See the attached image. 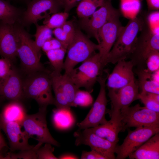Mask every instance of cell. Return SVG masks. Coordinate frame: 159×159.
Masks as SVG:
<instances>
[{"label": "cell", "instance_id": "cell-46", "mask_svg": "<svg viewBox=\"0 0 159 159\" xmlns=\"http://www.w3.org/2000/svg\"><path fill=\"white\" fill-rule=\"evenodd\" d=\"M1 130L0 128V154H2V151L4 148L8 146L1 132Z\"/></svg>", "mask_w": 159, "mask_h": 159}, {"label": "cell", "instance_id": "cell-29", "mask_svg": "<svg viewBox=\"0 0 159 159\" xmlns=\"http://www.w3.org/2000/svg\"><path fill=\"white\" fill-rule=\"evenodd\" d=\"M60 82L63 92L71 107H73L74 100L78 88L69 75L67 74L60 75Z\"/></svg>", "mask_w": 159, "mask_h": 159}, {"label": "cell", "instance_id": "cell-13", "mask_svg": "<svg viewBox=\"0 0 159 159\" xmlns=\"http://www.w3.org/2000/svg\"><path fill=\"white\" fill-rule=\"evenodd\" d=\"M120 14L119 11L112 5L111 1L107 0L104 4L91 16L82 19V27L99 44L98 34L100 29L112 18Z\"/></svg>", "mask_w": 159, "mask_h": 159}, {"label": "cell", "instance_id": "cell-26", "mask_svg": "<svg viewBox=\"0 0 159 159\" xmlns=\"http://www.w3.org/2000/svg\"><path fill=\"white\" fill-rule=\"evenodd\" d=\"M52 121L54 126L60 130L69 128L74 122L71 109L57 108L53 110Z\"/></svg>", "mask_w": 159, "mask_h": 159}, {"label": "cell", "instance_id": "cell-47", "mask_svg": "<svg viewBox=\"0 0 159 159\" xmlns=\"http://www.w3.org/2000/svg\"><path fill=\"white\" fill-rule=\"evenodd\" d=\"M60 159H78L77 157L76 156L71 154H64L59 156L58 158Z\"/></svg>", "mask_w": 159, "mask_h": 159}, {"label": "cell", "instance_id": "cell-30", "mask_svg": "<svg viewBox=\"0 0 159 159\" xmlns=\"http://www.w3.org/2000/svg\"><path fill=\"white\" fill-rule=\"evenodd\" d=\"M67 49L65 48H62L45 52L54 69L53 71L61 73L62 70L63 69L64 59Z\"/></svg>", "mask_w": 159, "mask_h": 159}, {"label": "cell", "instance_id": "cell-51", "mask_svg": "<svg viewBox=\"0 0 159 159\" xmlns=\"http://www.w3.org/2000/svg\"><path fill=\"white\" fill-rule=\"evenodd\" d=\"M109 0V1H111V0Z\"/></svg>", "mask_w": 159, "mask_h": 159}, {"label": "cell", "instance_id": "cell-19", "mask_svg": "<svg viewBox=\"0 0 159 159\" xmlns=\"http://www.w3.org/2000/svg\"><path fill=\"white\" fill-rule=\"evenodd\" d=\"M134 65L131 60L118 61L112 73L108 74L106 85L108 89L121 88L135 80L133 71Z\"/></svg>", "mask_w": 159, "mask_h": 159}, {"label": "cell", "instance_id": "cell-32", "mask_svg": "<svg viewBox=\"0 0 159 159\" xmlns=\"http://www.w3.org/2000/svg\"><path fill=\"white\" fill-rule=\"evenodd\" d=\"M139 99L146 108L159 113V94L141 91Z\"/></svg>", "mask_w": 159, "mask_h": 159}, {"label": "cell", "instance_id": "cell-6", "mask_svg": "<svg viewBox=\"0 0 159 159\" xmlns=\"http://www.w3.org/2000/svg\"><path fill=\"white\" fill-rule=\"evenodd\" d=\"M140 32L134 50L129 57L134 65L145 63L150 54L155 51H159V27H152L146 17Z\"/></svg>", "mask_w": 159, "mask_h": 159}, {"label": "cell", "instance_id": "cell-43", "mask_svg": "<svg viewBox=\"0 0 159 159\" xmlns=\"http://www.w3.org/2000/svg\"><path fill=\"white\" fill-rule=\"evenodd\" d=\"M147 20L150 25L152 27H159V11H155L150 14L147 17Z\"/></svg>", "mask_w": 159, "mask_h": 159}, {"label": "cell", "instance_id": "cell-21", "mask_svg": "<svg viewBox=\"0 0 159 159\" xmlns=\"http://www.w3.org/2000/svg\"><path fill=\"white\" fill-rule=\"evenodd\" d=\"M128 157L130 159H159V132L146 141Z\"/></svg>", "mask_w": 159, "mask_h": 159}, {"label": "cell", "instance_id": "cell-2", "mask_svg": "<svg viewBox=\"0 0 159 159\" xmlns=\"http://www.w3.org/2000/svg\"><path fill=\"white\" fill-rule=\"evenodd\" d=\"M50 73L47 70L36 72L28 74L23 81L24 97L34 99L39 107L55 104Z\"/></svg>", "mask_w": 159, "mask_h": 159}, {"label": "cell", "instance_id": "cell-34", "mask_svg": "<svg viewBox=\"0 0 159 159\" xmlns=\"http://www.w3.org/2000/svg\"><path fill=\"white\" fill-rule=\"evenodd\" d=\"M93 102V99L90 93L86 90L79 89L76 93L73 107H88L91 105Z\"/></svg>", "mask_w": 159, "mask_h": 159}, {"label": "cell", "instance_id": "cell-27", "mask_svg": "<svg viewBox=\"0 0 159 159\" xmlns=\"http://www.w3.org/2000/svg\"><path fill=\"white\" fill-rule=\"evenodd\" d=\"M107 0H82L77 6V13L82 19L91 16L98 8L103 6Z\"/></svg>", "mask_w": 159, "mask_h": 159}, {"label": "cell", "instance_id": "cell-14", "mask_svg": "<svg viewBox=\"0 0 159 159\" xmlns=\"http://www.w3.org/2000/svg\"><path fill=\"white\" fill-rule=\"evenodd\" d=\"M120 14L112 18L100 29L98 34L100 41L98 49L103 69L107 56L112 48L122 26L120 20Z\"/></svg>", "mask_w": 159, "mask_h": 159}, {"label": "cell", "instance_id": "cell-22", "mask_svg": "<svg viewBox=\"0 0 159 159\" xmlns=\"http://www.w3.org/2000/svg\"><path fill=\"white\" fill-rule=\"evenodd\" d=\"M159 71L150 73L142 69L138 71L137 83L141 91L159 94Z\"/></svg>", "mask_w": 159, "mask_h": 159}, {"label": "cell", "instance_id": "cell-42", "mask_svg": "<svg viewBox=\"0 0 159 159\" xmlns=\"http://www.w3.org/2000/svg\"><path fill=\"white\" fill-rule=\"evenodd\" d=\"M80 159H105L102 155L97 152L91 150L89 151L82 152Z\"/></svg>", "mask_w": 159, "mask_h": 159}, {"label": "cell", "instance_id": "cell-15", "mask_svg": "<svg viewBox=\"0 0 159 159\" xmlns=\"http://www.w3.org/2000/svg\"><path fill=\"white\" fill-rule=\"evenodd\" d=\"M21 126L17 122L6 120L0 114V128L6 135L12 151L29 150L34 146L29 144L28 140L31 136L25 131L21 130Z\"/></svg>", "mask_w": 159, "mask_h": 159}, {"label": "cell", "instance_id": "cell-9", "mask_svg": "<svg viewBox=\"0 0 159 159\" xmlns=\"http://www.w3.org/2000/svg\"><path fill=\"white\" fill-rule=\"evenodd\" d=\"M109 73L105 77L101 75L97 81L100 85V90L96 100L85 118L77 124L79 130L94 127L105 123L107 121L105 118L107 105L108 100L106 96V81Z\"/></svg>", "mask_w": 159, "mask_h": 159}, {"label": "cell", "instance_id": "cell-16", "mask_svg": "<svg viewBox=\"0 0 159 159\" xmlns=\"http://www.w3.org/2000/svg\"><path fill=\"white\" fill-rule=\"evenodd\" d=\"M108 90L112 109L121 110L130 106L133 102L139 99V88L135 80L121 88Z\"/></svg>", "mask_w": 159, "mask_h": 159}, {"label": "cell", "instance_id": "cell-49", "mask_svg": "<svg viewBox=\"0 0 159 159\" xmlns=\"http://www.w3.org/2000/svg\"><path fill=\"white\" fill-rule=\"evenodd\" d=\"M0 159H10V158L8 154L6 155H4L0 154Z\"/></svg>", "mask_w": 159, "mask_h": 159}, {"label": "cell", "instance_id": "cell-11", "mask_svg": "<svg viewBox=\"0 0 159 159\" xmlns=\"http://www.w3.org/2000/svg\"><path fill=\"white\" fill-rule=\"evenodd\" d=\"M61 7L59 0H31L22 13L20 23L23 26L35 24L39 20L59 12Z\"/></svg>", "mask_w": 159, "mask_h": 159}, {"label": "cell", "instance_id": "cell-28", "mask_svg": "<svg viewBox=\"0 0 159 159\" xmlns=\"http://www.w3.org/2000/svg\"><path fill=\"white\" fill-rule=\"evenodd\" d=\"M36 31L34 36L35 40L33 44L38 54L41 56V51L44 43L52 37L53 34L52 29L44 25H40L37 23L35 24Z\"/></svg>", "mask_w": 159, "mask_h": 159}, {"label": "cell", "instance_id": "cell-38", "mask_svg": "<svg viewBox=\"0 0 159 159\" xmlns=\"http://www.w3.org/2000/svg\"><path fill=\"white\" fill-rule=\"evenodd\" d=\"M52 33L55 38L61 42L67 48L72 41L74 37L68 34L61 27L54 29L52 30Z\"/></svg>", "mask_w": 159, "mask_h": 159}, {"label": "cell", "instance_id": "cell-44", "mask_svg": "<svg viewBox=\"0 0 159 159\" xmlns=\"http://www.w3.org/2000/svg\"><path fill=\"white\" fill-rule=\"evenodd\" d=\"M61 27L68 34L71 36H74L76 29L72 22L66 21Z\"/></svg>", "mask_w": 159, "mask_h": 159}, {"label": "cell", "instance_id": "cell-5", "mask_svg": "<svg viewBox=\"0 0 159 159\" xmlns=\"http://www.w3.org/2000/svg\"><path fill=\"white\" fill-rule=\"evenodd\" d=\"M103 70L99 53H95L67 74L78 88L84 87L91 93L97 77L102 75Z\"/></svg>", "mask_w": 159, "mask_h": 159}, {"label": "cell", "instance_id": "cell-48", "mask_svg": "<svg viewBox=\"0 0 159 159\" xmlns=\"http://www.w3.org/2000/svg\"><path fill=\"white\" fill-rule=\"evenodd\" d=\"M14 1H18L19 2H21L22 3H23L25 4H27L31 1V0H11Z\"/></svg>", "mask_w": 159, "mask_h": 159}, {"label": "cell", "instance_id": "cell-8", "mask_svg": "<svg viewBox=\"0 0 159 159\" xmlns=\"http://www.w3.org/2000/svg\"><path fill=\"white\" fill-rule=\"evenodd\" d=\"M122 131L131 127L159 126V113L139 104L120 110Z\"/></svg>", "mask_w": 159, "mask_h": 159}, {"label": "cell", "instance_id": "cell-7", "mask_svg": "<svg viewBox=\"0 0 159 159\" xmlns=\"http://www.w3.org/2000/svg\"><path fill=\"white\" fill-rule=\"evenodd\" d=\"M47 108L39 107L37 112L27 114L21 125L31 137L36 136L38 144L40 146L44 143H49L58 147L59 143L52 137L47 127L46 120Z\"/></svg>", "mask_w": 159, "mask_h": 159}, {"label": "cell", "instance_id": "cell-35", "mask_svg": "<svg viewBox=\"0 0 159 159\" xmlns=\"http://www.w3.org/2000/svg\"><path fill=\"white\" fill-rule=\"evenodd\" d=\"M145 63L147 71L152 73L159 70V51H155L148 57Z\"/></svg>", "mask_w": 159, "mask_h": 159}, {"label": "cell", "instance_id": "cell-25", "mask_svg": "<svg viewBox=\"0 0 159 159\" xmlns=\"http://www.w3.org/2000/svg\"><path fill=\"white\" fill-rule=\"evenodd\" d=\"M61 73L53 71L50 72L52 89L54 92L55 101V105L56 108L71 109L67 99L63 92L60 82Z\"/></svg>", "mask_w": 159, "mask_h": 159}, {"label": "cell", "instance_id": "cell-1", "mask_svg": "<svg viewBox=\"0 0 159 159\" xmlns=\"http://www.w3.org/2000/svg\"><path fill=\"white\" fill-rule=\"evenodd\" d=\"M145 17L139 14L130 19L126 25L122 26L104 63L113 64L129 58L133 52L138 34L144 24Z\"/></svg>", "mask_w": 159, "mask_h": 159}, {"label": "cell", "instance_id": "cell-3", "mask_svg": "<svg viewBox=\"0 0 159 159\" xmlns=\"http://www.w3.org/2000/svg\"><path fill=\"white\" fill-rule=\"evenodd\" d=\"M14 25L18 39L17 56L24 70L29 74L46 70L40 62L41 56L35 49L29 34L20 23Z\"/></svg>", "mask_w": 159, "mask_h": 159}, {"label": "cell", "instance_id": "cell-23", "mask_svg": "<svg viewBox=\"0 0 159 159\" xmlns=\"http://www.w3.org/2000/svg\"><path fill=\"white\" fill-rule=\"evenodd\" d=\"M0 114L6 120L17 122L21 125L27 114L20 101H11L5 106Z\"/></svg>", "mask_w": 159, "mask_h": 159}, {"label": "cell", "instance_id": "cell-39", "mask_svg": "<svg viewBox=\"0 0 159 159\" xmlns=\"http://www.w3.org/2000/svg\"><path fill=\"white\" fill-rule=\"evenodd\" d=\"M62 48H67L59 40L52 37L47 41L42 46V49L45 52L47 51Z\"/></svg>", "mask_w": 159, "mask_h": 159}, {"label": "cell", "instance_id": "cell-18", "mask_svg": "<svg viewBox=\"0 0 159 159\" xmlns=\"http://www.w3.org/2000/svg\"><path fill=\"white\" fill-rule=\"evenodd\" d=\"M23 81L17 71L12 68L0 81V97L11 101H19L24 97Z\"/></svg>", "mask_w": 159, "mask_h": 159}, {"label": "cell", "instance_id": "cell-10", "mask_svg": "<svg viewBox=\"0 0 159 159\" xmlns=\"http://www.w3.org/2000/svg\"><path fill=\"white\" fill-rule=\"evenodd\" d=\"M128 130L123 143L115 147V153L117 155L115 159H124L128 157L146 141L159 132V126L137 127L133 130Z\"/></svg>", "mask_w": 159, "mask_h": 159}, {"label": "cell", "instance_id": "cell-12", "mask_svg": "<svg viewBox=\"0 0 159 159\" xmlns=\"http://www.w3.org/2000/svg\"><path fill=\"white\" fill-rule=\"evenodd\" d=\"M76 146L82 145L88 146L102 156L105 159H115L116 146L107 140L93 133L90 128L78 130L74 132Z\"/></svg>", "mask_w": 159, "mask_h": 159}, {"label": "cell", "instance_id": "cell-4", "mask_svg": "<svg viewBox=\"0 0 159 159\" xmlns=\"http://www.w3.org/2000/svg\"><path fill=\"white\" fill-rule=\"evenodd\" d=\"M99 45L91 41L81 31L76 29L73 39L67 49L63 69L69 74L78 63L85 61L98 50Z\"/></svg>", "mask_w": 159, "mask_h": 159}, {"label": "cell", "instance_id": "cell-36", "mask_svg": "<svg viewBox=\"0 0 159 159\" xmlns=\"http://www.w3.org/2000/svg\"><path fill=\"white\" fill-rule=\"evenodd\" d=\"M41 147L37 144L32 148L20 151L16 154L8 153L10 159H37L36 154L37 150Z\"/></svg>", "mask_w": 159, "mask_h": 159}, {"label": "cell", "instance_id": "cell-50", "mask_svg": "<svg viewBox=\"0 0 159 159\" xmlns=\"http://www.w3.org/2000/svg\"><path fill=\"white\" fill-rule=\"evenodd\" d=\"M1 98H2L0 97V100Z\"/></svg>", "mask_w": 159, "mask_h": 159}, {"label": "cell", "instance_id": "cell-24", "mask_svg": "<svg viewBox=\"0 0 159 159\" xmlns=\"http://www.w3.org/2000/svg\"><path fill=\"white\" fill-rule=\"evenodd\" d=\"M23 11L8 1L0 0V20L10 24L20 22Z\"/></svg>", "mask_w": 159, "mask_h": 159}, {"label": "cell", "instance_id": "cell-31", "mask_svg": "<svg viewBox=\"0 0 159 159\" xmlns=\"http://www.w3.org/2000/svg\"><path fill=\"white\" fill-rule=\"evenodd\" d=\"M120 10L125 17L130 19L139 13L141 4L140 0H120Z\"/></svg>", "mask_w": 159, "mask_h": 159}, {"label": "cell", "instance_id": "cell-41", "mask_svg": "<svg viewBox=\"0 0 159 159\" xmlns=\"http://www.w3.org/2000/svg\"><path fill=\"white\" fill-rule=\"evenodd\" d=\"M64 11L68 12L74 7L77 6L82 0H59Z\"/></svg>", "mask_w": 159, "mask_h": 159}, {"label": "cell", "instance_id": "cell-40", "mask_svg": "<svg viewBox=\"0 0 159 159\" xmlns=\"http://www.w3.org/2000/svg\"><path fill=\"white\" fill-rule=\"evenodd\" d=\"M11 61L5 58L0 59V79L6 77L10 72L12 68Z\"/></svg>", "mask_w": 159, "mask_h": 159}, {"label": "cell", "instance_id": "cell-33", "mask_svg": "<svg viewBox=\"0 0 159 159\" xmlns=\"http://www.w3.org/2000/svg\"><path fill=\"white\" fill-rule=\"evenodd\" d=\"M69 16L68 13L58 12L45 19L44 25L52 29L61 27L66 21Z\"/></svg>", "mask_w": 159, "mask_h": 159}, {"label": "cell", "instance_id": "cell-37", "mask_svg": "<svg viewBox=\"0 0 159 159\" xmlns=\"http://www.w3.org/2000/svg\"><path fill=\"white\" fill-rule=\"evenodd\" d=\"M51 144L45 143L44 146H41L36 151L37 159H58L53 153L54 148Z\"/></svg>", "mask_w": 159, "mask_h": 159}, {"label": "cell", "instance_id": "cell-17", "mask_svg": "<svg viewBox=\"0 0 159 159\" xmlns=\"http://www.w3.org/2000/svg\"><path fill=\"white\" fill-rule=\"evenodd\" d=\"M108 112L110 117L109 121L104 124L90 128L95 134L116 146L119 141V133L123 130L120 110L111 109Z\"/></svg>", "mask_w": 159, "mask_h": 159}, {"label": "cell", "instance_id": "cell-20", "mask_svg": "<svg viewBox=\"0 0 159 159\" xmlns=\"http://www.w3.org/2000/svg\"><path fill=\"white\" fill-rule=\"evenodd\" d=\"M18 39L14 24L0 22V55L13 61L17 56Z\"/></svg>", "mask_w": 159, "mask_h": 159}, {"label": "cell", "instance_id": "cell-45", "mask_svg": "<svg viewBox=\"0 0 159 159\" xmlns=\"http://www.w3.org/2000/svg\"><path fill=\"white\" fill-rule=\"evenodd\" d=\"M149 11H158L159 0H146Z\"/></svg>", "mask_w": 159, "mask_h": 159}]
</instances>
